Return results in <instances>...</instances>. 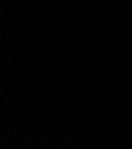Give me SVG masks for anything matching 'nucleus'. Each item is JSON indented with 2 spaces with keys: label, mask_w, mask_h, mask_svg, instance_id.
<instances>
[]
</instances>
